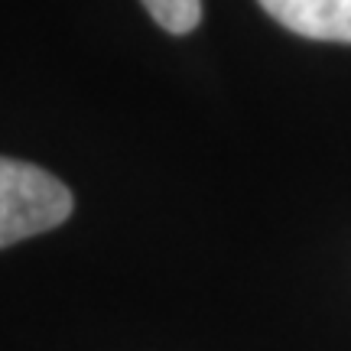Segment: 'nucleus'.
Instances as JSON below:
<instances>
[{
  "mask_svg": "<svg viewBox=\"0 0 351 351\" xmlns=\"http://www.w3.org/2000/svg\"><path fill=\"white\" fill-rule=\"evenodd\" d=\"M72 192L52 173L0 156V247L52 231L72 215Z\"/></svg>",
  "mask_w": 351,
  "mask_h": 351,
  "instance_id": "obj_1",
  "label": "nucleus"
},
{
  "mask_svg": "<svg viewBox=\"0 0 351 351\" xmlns=\"http://www.w3.org/2000/svg\"><path fill=\"white\" fill-rule=\"evenodd\" d=\"M289 33L319 43H351V0H257Z\"/></svg>",
  "mask_w": 351,
  "mask_h": 351,
  "instance_id": "obj_2",
  "label": "nucleus"
},
{
  "mask_svg": "<svg viewBox=\"0 0 351 351\" xmlns=\"http://www.w3.org/2000/svg\"><path fill=\"white\" fill-rule=\"evenodd\" d=\"M140 3L173 36H186L202 23V0H140Z\"/></svg>",
  "mask_w": 351,
  "mask_h": 351,
  "instance_id": "obj_3",
  "label": "nucleus"
}]
</instances>
